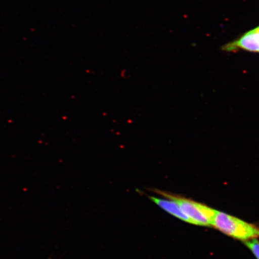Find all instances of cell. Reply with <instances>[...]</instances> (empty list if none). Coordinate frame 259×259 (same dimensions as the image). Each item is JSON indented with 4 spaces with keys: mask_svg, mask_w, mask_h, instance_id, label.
I'll return each mask as SVG.
<instances>
[{
    "mask_svg": "<svg viewBox=\"0 0 259 259\" xmlns=\"http://www.w3.org/2000/svg\"><path fill=\"white\" fill-rule=\"evenodd\" d=\"M211 226L238 240L245 242L259 238V227L219 210L215 211Z\"/></svg>",
    "mask_w": 259,
    "mask_h": 259,
    "instance_id": "6da1fadb",
    "label": "cell"
},
{
    "mask_svg": "<svg viewBox=\"0 0 259 259\" xmlns=\"http://www.w3.org/2000/svg\"><path fill=\"white\" fill-rule=\"evenodd\" d=\"M157 192L161 196L166 197L167 199L174 200L179 204L181 208L189 217L193 225L202 226H211L216 210L203 204L183 197L175 196L174 194L160 190H157Z\"/></svg>",
    "mask_w": 259,
    "mask_h": 259,
    "instance_id": "7a4b0ae2",
    "label": "cell"
},
{
    "mask_svg": "<svg viewBox=\"0 0 259 259\" xmlns=\"http://www.w3.org/2000/svg\"><path fill=\"white\" fill-rule=\"evenodd\" d=\"M221 50L226 53H235L243 50L259 53V26L245 32L237 39L223 45Z\"/></svg>",
    "mask_w": 259,
    "mask_h": 259,
    "instance_id": "3957f363",
    "label": "cell"
},
{
    "mask_svg": "<svg viewBox=\"0 0 259 259\" xmlns=\"http://www.w3.org/2000/svg\"><path fill=\"white\" fill-rule=\"evenodd\" d=\"M150 198L151 200H153L155 203H156L158 206H160L161 209L164 210L165 211L170 213L171 215L183 220L184 222L192 224V222L191 221L189 217L183 212L179 204L175 201V200L169 199H168V200L160 199L153 196H150Z\"/></svg>",
    "mask_w": 259,
    "mask_h": 259,
    "instance_id": "277c9868",
    "label": "cell"
},
{
    "mask_svg": "<svg viewBox=\"0 0 259 259\" xmlns=\"http://www.w3.org/2000/svg\"><path fill=\"white\" fill-rule=\"evenodd\" d=\"M245 244L250 249L252 254L257 259H259V240L258 239H253L251 240L245 241Z\"/></svg>",
    "mask_w": 259,
    "mask_h": 259,
    "instance_id": "5b68a950",
    "label": "cell"
}]
</instances>
